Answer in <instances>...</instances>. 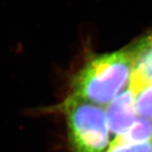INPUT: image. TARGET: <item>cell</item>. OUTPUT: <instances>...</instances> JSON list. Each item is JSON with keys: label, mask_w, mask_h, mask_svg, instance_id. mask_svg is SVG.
Here are the masks:
<instances>
[{"label": "cell", "mask_w": 152, "mask_h": 152, "mask_svg": "<svg viewBox=\"0 0 152 152\" xmlns=\"http://www.w3.org/2000/svg\"><path fill=\"white\" fill-rule=\"evenodd\" d=\"M106 152H152V140L143 143H124L111 140Z\"/></svg>", "instance_id": "cell-7"}, {"label": "cell", "mask_w": 152, "mask_h": 152, "mask_svg": "<svg viewBox=\"0 0 152 152\" xmlns=\"http://www.w3.org/2000/svg\"><path fill=\"white\" fill-rule=\"evenodd\" d=\"M133 68L129 89L134 94L152 84V37L141 41L133 50Z\"/></svg>", "instance_id": "cell-4"}, {"label": "cell", "mask_w": 152, "mask_h": 152, "mask_svg": "<svg viewBox=\"0 0 152 152\" xmlns=\"http://www.w3.org/2000/svg\"><path fill=\"white\" fill-rule=\"evenodd\" d=\"M135 103V94L128 89L119 94L107 105L105 112L113 138L127 131L137 120Z\"/></svg>", "instance_id": "cell-3"}, {"label": "cell", "mask_w": 152, "mask_h": 152, "mask_svg": "<svg viewBox=\"0 0 152 152\" xmlns=\"http://www.w3.org/2000/svg\"><path fill=\"white\" fill-rule=\"evenodd\" d=\"M132 68V50L97 56L76 75L72 95L100 106L108 105L123 92Z\"/></svg>", "instance_id": "cell-1"}, {"label": "cell", "mask_w": 152, "mask_h": 152, "mask_svg": "<svg viewBox=\"0 0 152 152\" xmlns=\"http://www.w3.org/2000/svg\"><path fill=\"white\" fill-rule=\"evenodd\" d=\"M112 140L124 143H143L152 140V123L146 118H137L135 123L124 134Z\"/></svg>", "instance_id": "cell-5"}, {"label": "cell", "mask_w": 152, "mask_h": 152, "mask_svg": "<svg viewBox=\"0 0 152 152\" xmlns=\"http://www.w3.org/2000/svg\"><path fill=\"white\" fill-rule=\"evenodd\" d=\"M135 98L137 115L148 120L152 119V84L137 91Z\"/></svg>", "instance_id": "cell-6"}, {"label": "cell", "mask_w": 152, "mask_h": 152, "mask_svg": "<svg viewBox=\"0 0 152 152\" xmlns=\"http://www.w3.org/2000/svg\"><path fill=\"white\" fill-rule=\"evenodd\" d=\"M72 152H106L111 133L103 107L71 95L63 104Z\"/></svg>", "instance_id": "cell-2"}]
</instances>
